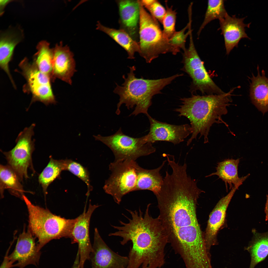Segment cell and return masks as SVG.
Instances as JSON below:
<instances>
[{"mask_svg":"<svg viewBox=\"0 0 268 268\" xmlns=\"http://www.w3.org/2000/svg\"><path fill=\"white\" fill-rule=\"evenodd\" d=\"M203 192L195 180L176 176L165 180L156 196L158 217L168 242L184 262L190 260L205 245L196 212L198 200Z\"/></svg>","mask_w":268,"mask_h":268,"instance_id":"6da1fadb","label":"cell"},{"mask_svg":"<svg viewBox=\"0 0 268 268\" xmlns=\"http://www.w3.org/2000/svg\"><path fill=\"white\" fill-rule=\"evenodd\" d=\"M151 204L147 206L145 213L140 208L138 211L126 209L131 215L124 223L119 221L121 226L111 225L117 230L109 236L122 238L121 244L129 241L132 243L129 252L128 268H158L165 262L164 250L168 242L167 235L159 218H153L150 214Z\"/></svg>","mask_w":268,"mask_h":268,"instance_id":"7a4b0ae2","label":"cell"},{"mask_svg":"<svg viewBox=\"0 0 268 268\" xmlns=\"http://www.w3.org/2000/svg\"><path fill=\"white\" fill-rule=\"evenodd\" d=\"M237 88L220 94L192 95L191 97L180 99L181 104L175 111L179 116L185 117L189 120L192 131L187 141V145L196 139L198 134L200 138L203 137L204 143L208 142L210 128L214 124H223L228 127L222 117L227 113V107L232 102L233 93Z\"/></svg>","mask_w":268,"mask_h":268,"instance_id":"3957f363","label":"cell"},{"mask_svg":"<svg viewBox=\"0 0 268 268\" xmlns=\"http://www.w3.org/2000/svg\"><path fill=\"white\" fill-rule=\"evenodd\" d=\"M130 72L127 77L123 75L124 80L122 86L116 83V86L113 92L119 97L117 105L116 113H120V108L123 104L130 109L135 106L134 111L130 115L136 116L143 113L149 115L148 110L151 105L153 97L161 93V91L176 78L183 75L177 74L170 77L156 79H144L143 77L137 78L134 73V66L129 67Z\"/></svg>","mask_w":268,"mask_h":268,"instance_id":"277c9868","label":"cell"},{"mask_svg":"<svg viewBox=\"0 0 268 268\" xmlns=\"http://www.w3.org/2000/svg\"><path fill=\"white\" fill-rule=\"evenodd\" d=\"M23 198L28 212V229L38 239L37 246L39 251L53 239L63 237L71 239L77 218L62 217L47 209L33 204L25 195Z\"/></svg>","mask_w":268,"mask_h":268,"instance_id":"5b68a950","label":"cell"},{"mask_svg":"<svg viewBox=\"0 0 268 268\" xmlns=\"http://www.w3.org/2000/svg\"><path fill=\"white\" fill-rule=\"evenodd\" d=\"M140 7L139 42L140 55L150 63L161 54L171 53L173 49L164 35L158 21L147 12L138 0Z\"/></svg>","mask_w":268,"mask_h":268,"instance_id":"8992f818","label":"cell"},{"mask_svg":"<svg viewBox=\"0 0 268 268\" xmlns=\"http://www.w3.org/2000/svg\"><path fill=\"white\" fill-rule=\"evenodd\" d=\"M138 166L135 161L129 160H115L109 165L111 174L103 188L117 203L120 204L124 195L135 191Z\"/></svg>","mask_w":268,"mask_h":268,"instance_id":"52a82bcc","label":"cell"},{"mask_svg":"<svg viewBox=\"0 0 268 268\" xmlns=\"http://www.w3.org/2000/svg\"><path fill=\"white\" fill-rule=\"evenodd\" d=\"M93 136L96 140L102 142L109 148L113 153L115 160L135 161L139 157L149 155L156 150L152 143L146 141L144 136L138 138L130 136L124 134L121 127L112 135Z\"/></svg>","mask_w":268,"mask_h":268,"instance_id":"ba28073f","label":"cell"},{"mask_svg":"<svg viewBox=\"0 0 268 268\" xmlns=\"http://www.w3.org/2000/svg\"><path fill=\"white\" fill-rule=\"evenodd\" d=\"M189 47L183 51L182 62L183 66L181 70L186 72L192 80L190 86L192 93L196 91L202 94H220L223 92L213 82L205 69L204 63L199 57L196 49L192 31L189 34Z\"/></svg>","mask_w":268,"mask_h":268,"instance_id":"9c48e42d","label":"cell"},{"mask_svg":"<svg viewBox=\"0 0 268 268\" xmlns=\"http://www.w3.org/2000/svg\"><path fill=\"white\" fill-rule=\"evenodd\" d=\"M35 124L33 123L26 127L18 134L15 140L16 144L11 150L2 152L5 156L8 165L15 172L20 180L29 178L28 169L35 170L32 162V154L35 149L34 139L32 140L34 134Z\"/></svg>","mask_w":268,"mask_h":268,"instance_id":"30bf717a","label":"cell"},{"mask_svg":"<svg viewBox=\"0 0 268 268\" xmlns=\"http://www.w3.org/2000/svg\"><path fill=\"white\" fill-rule=\"evenodd\" d=\"M19 66L26 80L28 90L32 95L30 105L36 101L42 102L46 105L55 104L57 102L52 90L51 78L41 72L34 63H30L26 58L22 61Z\"/></svg>","mask_w":268,"mask_h":268,"instance_id":"8fae6325","label":"cell"},{"mask_svg":"<svg viewBox=\"0 0 268 268\" xmlns=\"http://www.w3.org/2000/svg\"><path fill=\"white\" fill-rule=\"evenodd\" d=\"M150 123L148 134L144 136L147 143H153L164 141L176 144L183 141L192 133L191 126L188 124L175 125L159 121L149 115L147 116Z\"/></svg>","mask_w":268,"mask_h":268,"instance_id":"7c38bea8","label":"cell"},{"mask_svg":"<svg viewBox=\"0 0 268 268\" xmlns=\"http://www.w3.org/2000/svg\"><path fill=\"white\" fill-rule=\"evenodd\" d=\"M34 237L28 229L26 231L24 227L14 250L8 256L12 268H24L29 265L37 266L39 264L41 252L38 249Z\"/></svg>","mask_w":268,"mask_h":268,"instance_id":"4fadbf2b","label":"cell"},{"mask_svg":"<svg viewBox=\"0 0 268 268\" xmlns=\"http://www.w3.org/2000/svg\"><path fill=\"white\" fill-rule=\"evenodd\" d=\"M99 206L92 205L90 203L87 211H86L85 206L83 212L77 218L71 239L72 243H77L78 244V252L79 255L78 268H84L86 261L90 259L93 247L89 237L90 222L93 213Z\"/></svg>","mask_w":268,"mask_h":268,"instance_id":"5bb4252c","label":"cell"},{"mask_svg":"<svg viewBox=\"0 0 268 268\" xmlns=\"http://www.w3.org/2000/svg\"><path fill=\"white\" fill-rule=\"evenodd\" d=\"M93 251L90 259L92 268H127L128 257L120 256L112 250L103 240L98 229H95Z\"/></svg>","mask_w":268,"mask_h":268,"instance_id":"9a60e30c","label":"cell"},{"mask_svg":"<svg viewBox=\"0 0 268 268\" xmlns=\"http://www.w3.org/2000/svg\"><path fill=\"white\" fill-rule=\"evenodd\" d=\"M73 57L68 46H63L62 41L56 44L53 48L52 80L57 78L71 85L72 78L76 71Z\"/></svg>","mask_w":268,"mask_h":268,"instance_id":"2e32d148","label":"cell"},{"mask_svg":"<svg viewBox=\"0 0 268 268\" xmlns=\"http://www.w3.org/2000/svg\"><path fill=\"white\" fill-rule=\"evenodd\" d=\"M239 187L234 186L228 194L219 201L209 215L204 236L206 247L209 252L211 247L217 244V233L224 223L230 202Z\"/></svg>","mask_w":268,"mask_h":268,"instance_id":"e0dca14e","label":"cell"},{"mask_svg":"<svg viewBox=\"0 0 268 268\" xmlns=\"http://www.w3.org/2000/svg\"><path fill=\"white\" fill-rule=\"evenodd\" d=\"M245 18H237L235 15L230 16L227 13L219 20L220 27L218 30L221 31V34L223 36L227 54H229L234 47H238L242 38L250 39L245 33V28H249L251 23H244Z\"/></svg>","mask_w":268,"mask_h":268,"instance_id":"ac0fdd59","label":"cell"},{"mask_svg":"<svg viewBox=\"0 0 268 268\" xmlns=\"http://www.w3.org/2000/svg\"><path fill=\"white\" fill-rule=\"evenodd\" d=\"M118 7L120 29L137 42L139 36L140 7L138 0L116 1Z\"/></svg>","mask_w":268,"mask_h":268,"instance_id":"d6986e66","label":"cell"},{"mask_svg":"<svg viewBox=\"0 0 268 268\" xmlns=\"http://www.w3.org/2000/svg\"><path fill=\"white\" fill-rule=\"evenodd\" d=\"M23 32L20 28H9L0 34V66L7 74L12 84L14 81L10 73L9 64L12 59L14 48L23 37Z\"/></svg>","mask_w":268,"mask_h":268,"instance_id":"ffe728a7","label":"cell"},{"mask_svg":"<svg viewBox=\"0 0 268 268\" xmlns=\"http://www.w3.org/2000/svg\"><path fill=\"white\" fill-rule=\"evenodd\" d=\"M240 160V159H228L218 163L216 172L206 177L217 175L224 182L227 189L228 184L229 185L230 189H232L234 186H239L250 175L248 174L244 176L239 177L238 170Z\"/></svg>","mask_w":268,"mask_h":268,"instance_id":"44dd1931","label":"cell"},{"mask_svg":"<svg viewBox=\"0 0 268 268\" xmlns=\"http://www.w3.org/2000/svg\"><path fill=\"white\" fill-rule=\"evenodd\" d=\"M257 67L258 74L251 78L250 97L252 103L263 114L268 111V78L263 70L261 75Z\"/></svg>","mask_w":268,"mask_h":268,"instance_id":"7402d4cb","label":"cell"},{"mask_svg":"<svg viewBox=\"0 0 268 268\" xmlns=\"http://www.w3.org/2000/svg\"><path fill=\"white\" fill-rule=\"evenodd\" d=\"M166 161L155 169H148L139 165L137 168V178L135 191L147 190L152 191L156 196L160 192L163 183V178L160 172Z\"/></svg>","mask_w":268,"mask_h":268,"instance_id":"603a6c76","label":"cell"},{"mask_svg":"<svg viewBox=\"0 0 268 268\" xmlns=\"http://www.w3.org/2000/svg\"><path fill=\"white\" fill-rule=\"evenodd\" d=\"M96 29L105 33L121 46L127 52L128 58H135L134 54L140 52L138 42L134 39L125 31L121 29H116L105 27L98 21Z\"/></svg>","mask_w":268,"mask_h":268,"instance_id":"cb8c5ba5","label":"cell"},{"mask_svg":"<svg viewBox=\"0 0 268 268\" xmlns=\"http://www.w3.org/2000/svg\"><path fill=\"white\" fill-rule=\"evenodd\" d=\"M252 232L253 236L252 240L245 248L251 256L249 268H254L268 255V232L260 233L254 229Z\"/></svg>","mask_w":268,"mask_h":268,"instance_id":"d4e9b609","label":"cell"},{"mask_svg":"<svg viewBox=\"0 0 268 268\" xmlns=\"http://www.w3.org/2000/svg\"><path fill=\"white\" fill-rule=\"evenodd\" d=\"M20 180L15 172L8 165L0 166V197H4L5 189L10 193L23 200L24 190Z\"/></svg>","mask_w":268,"mask_h":268,"instance_id":"484cf974","label":"cell"},{"mask_svg":"<svg viewBox=\"0 0 268 268\" xmlns=\"http://www.w3.org/2000/svg\"><path fill=\"white\" fill-rule=\"evenodd\" d=\"M36 48L34 63L41 72L49 76L52 80L53 49L51 48L49 43L45 40L40 42Z\"/></svg>","mask_w":268,"mask_h":268,"instance_id":"4316f807","label":"cell"},{"mask_svg":"<svg viewBox=\"0 0 268 268\" xmlns=\"http://www.w3.org/2000/svg\"><path fill=\"white\" fill-rule=\"evenodd\" d=\"M65 160H56L51 157L47 166L39 174L38 181L45 197L49 186L59 176L62 171L65 170Z\"/></svg>","mask_w":268,"mask_h":268,"instance_id":"83f0119b","label":"cell"},{"mask_svg":"<svg viewBox=\"0 0 268 268\" xmlns=\"http://www.w3.org/2000/svg\"><path fill=\"white\" fill-rule=\"evenodd\" d=\"M227 13L225 7L224 0H208L204 19L198 32V36H199L202 30L209 23L215 19L219 20L224 18Z\"/></svg>","mask_w":268,"mask_h":268,"instance_id":"f1b7e54d","label":"cell"},{"mask_svg":"<svg viewBox=\"0 0 268 268\" xmlns=\"http://www.w3.org/2000/svg\"><path fill=\"white\" fill-rule=\"evenodd\" d=\"M189 22L187 25L181 30L176 31L168 39L169 43L173 50L174 55L179 52L181 49L184 51L186 49L185 44L186 39L190 33L192 14H189Z\"/></svg>","mask_w":268,"mask_h":268,"instance_id":"f546056e","label":"cell"},{"mask_svg":"<svg viewBox=\"0 0 268 268\" xmlns=\"http://www.w3.org/2000/svg\"><path fill=\"white\" fill-rule=\"evenodd\" d=\"M165 2L166 12L162 24L163 26V34L169 39L176 31L175 26L177 12L175 10H173L172 6L168 7L167 1H165Z\"/></svg>","mask_w":268,"mask_h":268,"instance_id":"4dcf8cb0","label":"cell"},{"mask_svg":"<svg viewBox=\"0 0 268 268\" xmlns=\"http://www.w3.org/2000/svg\"><path fill=\"white\" fill-rule=\"evenodd\" d=\"M69 171L80 178L87 186V196L91 189L89 173L87 170L80 164L70 160H65V170Z\"/></svg>","mask_w":268,"mask_h":268,"instance_id":"1f68e13d","label":"cell"},{"mask_svg":"<svg viewBox=\"0 0 268 268\" xmlns=\"http://www.w3.org/2000/svg\"><path fill=\"white\" fill-rule=\"evenodd\" d=\"M149 11L150 14L158 22L162 23L166 12V9L157 0H152L151 2L144 6Z\"/></svg>","mask_w":268,"mask_h":268,"instance_id":"d6a6232c","label":"cell"},{"mask_svg":"<svg viewBox=\"0 0 268 268\" xmlns=\"http://www.w3.org/2000/svg\"><path fill=\"white\" fill-rule=\"evenodd\" d=\"M11 244L10 246L7 250L5 256L4 257L3 260L1 265L0 268H11L12 264L10 262V260L8 257L10 249L11 248Z\"/></svg>","mask_w":268,"mask_h":268,"instance_id":"836d02e7","label":"cell"},{"mask_svg":"<svg viewBox=\"0 0 268 268\" xmlns=\"http://www.w3.org/2000/svg\"><path fill=\"white\" fill-rule=\"evenodd\" d=\"M11 0H0V14H2L3 13V10L4 8L7 4L10 2Z\"/></svg>","mask_w":268,"mask_h":268,"instance_id":"e575fe53","label":"cell"},{"mask_svg":"<svg viewBox=\"0 0 268 268\" xmlns=\"http://www.w3.org/2000/svg\"><path fill=\"white\" fill-rule=\"evenodd\" d=\"M267 201L265 209V212L266 214V221L268 220V195H267Z\"/></svg>","mask_w":268,"mask_h":268,"instance_id":"d590c367","label":"cell"},{"mask_svg":"<svg viewBox=\"0 0 268 268\" xmlns=\"http://www.w3.org/2000/svg\"><path fill=\"white\" fill-rule=\"evenodd\" d=\"M78 263L77 262H74L72 266L70 268H78Z\"/></svg>","mask_w":268,"mask_h":268,"instance_id":"8d00e7d4","label":"cell"}]
</instances>
